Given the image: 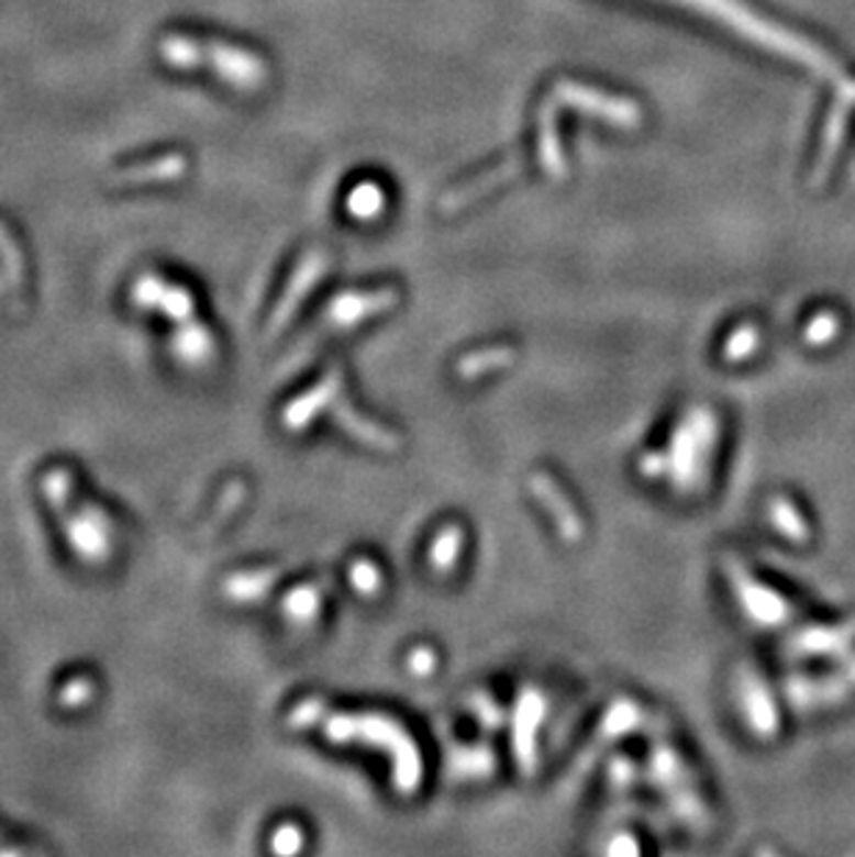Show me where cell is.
Returning a JSON list of instances; mask_svg holds the SVG:
<instances>
[{
	"instance_id": "6da1fadb",
	"label": "cell",
	"mask_w": 855,
	"mask_h": 857,
	"mask_svg": "<svg viewBox=\"0 0 855 857\" xmlns=\"http://www.w3.org/2000/svg\"><path fill=\"white\" fill-rule=\"evenodd\" d=\"M673 3H680V7H689V9H700V12H706L709 18L722 20V23L731 25V29L751 34L753 40H758L762 45L773 47V51L795 53V56H809L814 65H820V62H817V53L811 51V47H806L803 42L786 40V36L780 34V31H775L773 25L762 23V20L753 18L747 9L739 7L736 0H673Z\"/></svg>"
},
{
	"instance_id": "7a4b0ae2",
	"label": "cell",
	"mask_w": 855,
	"mask_h": 857,
	"mask_svg": "<svg viewBox=\"0 0 855 857\" xmlns=\"http://www.w3.org/2000/svg\"><path fill=\"white\" fill-rule=\"evenodd\" d=\"M187 156L181 153H170V156H158L153 162L134 164V167H120L112 172L114 181L123 183H147V181H173L187 172Z\"/></svg>"
},
{
	"instance_id": "3957f363",
	"label": "cell",
	"mask_w": 855,
	"mask_h": 857,
	"mask_svg": "<svg viewBox=\"0 0 855 857\" xmlns=\"http://www.w3.org/2000/svg\"><path fill=\"white\" fill-rule=\"evenodd\" d=\"M384 203V194L376 183H364L351 194V211L356 216H373Z\"/></svg>"
}]
</instances>
